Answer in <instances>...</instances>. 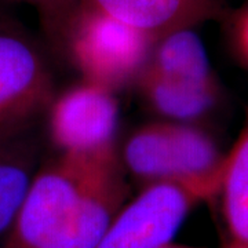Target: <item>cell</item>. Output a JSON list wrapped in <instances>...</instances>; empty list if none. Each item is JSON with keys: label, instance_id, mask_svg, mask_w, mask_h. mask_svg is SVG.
Wrapping results in <instances>:
<instances>
[{"label": "cell", "instance_id": "6da1fadb", "mask_svg": "<svg viewBox=\"0 0 248 248\" xmlns=\"http://www.w3.org/2000/svg\"><path fill=\"white\" fill-rule=\"evenodd\" d=\"M125 197L117 152L61 153L36 170L0 248H95Z\"/></svg>", "mask_w": 248, "mask_h": 248}, {"label": "cell", "instance_id": "7a4b0ae2", "mask_svg": "<svg viewBox=\"0 0 248 248\" xmlns=\"http://www.w3.org/2000/svg\"><path fill=\"white\" fill-rule=\"evenodd\" d=\"M223 172L225 167L211 177L146 184L124 203L95 248H160L172 243L196 205L218 196Z\"/></svg>", "mask_w": 248, "mask_h": 248}, {"label": "cell", "instance_id": "3957f363", "mask_svg": "<svg viewBox=\"0 0 248 248\" xmlns=\"http://www.w3.org/2000/svg\"><path fill=\"white\" fill-rule=\"evenodd\" d=\"M125 170L142 182L190 181L221 172L226 163L214 138L193 123L159 122L135 130L122 151Z\"/></svg>", "mask_w": 248, "mask_h": 248}, {"label": "cell", "instance_id": "277c9868", "mask_svg": "<svg viewBox=\"0 0 248 248\" xmlns=\"http://www.w3.org/2000/svg\"><path fill=\"white\" fill-rule=\"evenodd\" d=\"M153 45L148 35L79 4L61 48L68 50L84 80L116 91L137 81Z\"/></svg>", "mask_w": 248, "mask_h": 248}, {"label": "cell", "instance_id": "5b68a950", "mask_svg": "<svg viewBox=\"0 0 248 248\" xmlns=\"http://www.w3.org/2000/svg\"><path fill=\"white\" fill-rule=\"evenodd\" d=\"M53 99L43 50L9 10H0V142L29 134Z\"/></svg>", "mask_w": 248, "mask_h": 248}, {"label": "cell", "instance_id": "8992f818", "mask_svg": "<svg viewBox=\"0 0 248 248\" xmlns=\"http://www.w3.org/2000/svg\"><path fill=\"white\" fill-rule=\"evenodd\" d=\"M48 112L51 140L63 155L98 156L117 152L115 91L84 80L54 97Z\"/></svg>", "mask_w": 248, "mask_h": 248}, {"label": "cell", "instance_id": "52a82bcc", "mask_svg": "<svg viewBox=\"0 0 248 248\" xmlns=\"http://www.w3.org/2000/svg\"><path fill=\"white\" fill-rule=\"evenodd\" d=\"M80 6L120 21L155 42L184 28H196L229 14L223 0H78Z\"/></svg>", "mask_w": 248, "mask_h": 248}, {"label": "cell", "instance_id": "ba28073f", "mask_svg": "<svg viewBox=\"0 0 248 248\" xmlns=\"http://www.w3.org/2000/svg\"><path fill=\"white\" fill-rule=\"evenodd\" d=\"M145 69L186 84H219L195 28L178 29L157 39L152 47Z\"/></svg>", "mask_w": 248, "mask_h": 248}, {"label": "cell", "instance_id": "9c48e42d", "mask_svg": "<svg viewBox=\"0 0 248 248\" xmlns=\"http://www.w3.org/2000/svg\"><path fill=\"white\" fill-rule=\"evenodd\" d=\"M137 83L148 105L171 122L193 123L208 115L221 99L218 86H193L163 78L143 68Z\"/></svg>", "mask_w": 248, "mask_h": 248}, {"label": "cell", "instance_id": "30bf717a", "mask_svg": "<svg viewBox=\"0 0 248 248\" xmlns=\"http://www.w3.org/2000/svg\"><path fill=\"white\" fill-rule=\"evenodd\" d=\"M222 248H248V122L226 153L221 189Z\"/></svg>", "mask_w": 248, "mask_h": 248}, {"label": "cell", "instance_id": "8fae6325", "mask_svg": "<svg viewBox=\"0 0 248 248\" xmlns=\"http://www.w3.org/2000/svg\"><path fill=\"white\" fill-rule=\"evenodd\" d=\"M37 149L29 134L0 142V243L9 233L36 172Z\"/></svg>", "mask_w": 248, "mask_h": 248}, {"label": "cell", "instance_id": "7c38bea8", "mask_svg": "<svg viewBox=\"0 0 248 248\" xmlns=\"http://www.w3.org/2000/svg\"><path fill=\"white\" fill-rule=\"evenodd\" d=\"M19 3L35 7L50 42L61 47L68 24L79 7L78 0H19Z\"/></svg>", "mask_w": 248, "mask_h": 248}, {"label": "cell", "instance_id": "4fadbf2b", "mask_svg": "<svg viewBox=\"0 0 248 248\" xmlns=\"http://www.w3.org/2000/svg\"><path fill=\"white\" fill-rule=\"evenodd\" d=\"M231 36L236 53L248 66V3L231 16Z\"/></svg>", "mask_w": 248, "mask_h": 248}, {"label": "cell", "instance_id": "5bb4252c", "mask_svg": "<svg viewBox=\"0 0 248 248\" xmlns=\"http://www.w3.org/2000/svg\"><path fill=\"white\" fill-rule=\"evenodd\" d=\"M19 0H0V10H9L11 6L18 4Z\"/></svg>", "mask_w": 248, "mask_h": 248}, {"label": "cell", "instance_id": "9a60e30c", "mask_svg": "<svg viewBox=\"0 0 248 248\" xmlns=\"http://www.w3.org/2000/svg\"><path fill=\"white\" fill-rule=\"evenodd\" d=\"M160 248H195V247H187V246H178V244H172V243H169V244H166V246H163V247Z\"/></svg>", "mask_w": 248, "mask_h": 248}]
</instances>
